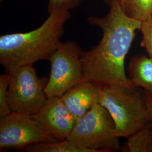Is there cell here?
I'll return each instance as SVG.
<instances>
[{
  "label": "cell",
  "mask_w": 152,
  "mask_h": 152,
  "mask_svg": "<svg viewBox=\"0 0 152 152\" xmlns=\"http://www.w3.org/2000/svg\"><path fill=\"white\" fill-rule=\"evenodd\" d=\"M109 5L106 16L87 18L90 24L102 29L103 36L96 46L83 51L81 62L84 81L100 87L133 88L126 74L125 60L136 31L140 29L141 22L127 16L118 0H113Z\"/></svg>",
  "instance_id": "1"
},
{
  "label": "cell",
  "mask_w": 152,
  "mask_h": 152,
  "mask_svg": "<svg viewBox=\"0 0 152 152\" xmlns=\"http://www.w3.org/2000/svg\"><path fill=\"white\" fill-rule=\"evenodd\" d=\"M39 27L28 32L0 37V64L6 72L24 65L49 60L60 44L69 10H55Z\"/></svg>",
  "instance_id": "2"
},
{
  "label": "cell",
  "mask_w": 152,
  "mask_h": 152,
  "mask_svg": "<svg viewBox=\"0 0 152 152\" xmlns=\"http://www.w3.org/2000/svg\"><path fill=\"white\" fill-rule=\"evenodd\" d=\"M99 104L111 115L120 137L127 138L151 121L140 87H101Z\"/></svg>",
  "instance_id": "3"
},
{
  "label": "cell",
  "mask_w": 152,
  "mask_h": 152,
  "mask_svg": "<svg viewBox=\"0 0 152 152\" xmlns=\"http://www.w3.org/2000/svg\"><path fill=\"white\" fill-rule=\"evenodd\" d=\"M119 139L111 115L99 103L76 121L66 140L89 152H115L121 150Z\"/></svg>",
  "instance_id": "4"
},
{
  "label": "cell",
  "mask_w": 152,
  "mask_h": 152,
  "mask_svg": "<svg viewBox=\"0 0 152 152\" xmlns=\"http://www.w3.org/2000/svg\"><path fill=\"white\" fill-rule=\"evenodd\" d=\"M81 48L75 41L61 42L49 59L51 70L45 87L48 97H61L65 92L84 81Z\"/></svg>",
  "instance_id": "5"
},
{
  "label": "cell",
  "mask_w": 152,
  "mask_h": 152,
  "mask_svg": "<svg viewBox=\"0 0 152 152\" xmlns=\"http://www.w3.org/2000/svg\"><path fill=\"white\" fill-rule=\"evenodd\" d=\"M10 75L8 102L11 111L32 116L44 105L48 96L33 65L7 72Z\"/></svg>",
  "instance_id": "6"
},
{
  "label": "cell",
  "mask_w": 152,
  "mask_h": 152,
  "mask_svg": "<svg viewBox=\"0 0 152 152\" xmlns=\"http://www.w3.org/2000/svg\"><path fill=\"white\" fill-rule=\"evenodd\" d=\"M56 141L31 116L12 112L0 118L1 150H21L35 143Z\"/></svg>",
  "instance_id": "7"
},
{
  "label": "cell",
  "mask_w": 152,
  "mask_h": 152,
  "mask_svg": "<svg viewBox=\"0 0 152 152\" xmlns=\"http://www.w3.org/2000/svg\"><path fill=\"white\" fill-rule=\"evenodd\" d=\"M46 133L57 141L71 134L76 120L60 97H48L42 107L31 116Z\"/></svg>",
  "instance_id": "8"
},
{
  "label": "cell",
  "mask_w": 152,
  "mask_h": 152,
  "mask_svg": "<svg viewBox=\"0 0 152 152\" xmlns=\"http://www.w3.org/2000/svg\"><path fill=\"white\" fill-rule=\"evenodd\" d=\"M101 87L90 82H82L61 97L76 121L99 103Z\"/></svg>",
  "instance_id": "9"
},
{
  "label": "cell",
  "mask_w": 152,
  "mask_h": 152,
  "mask_svg": "<svg viewBox=\"0 0 152 152\" xmlns=\"http://www.w3.org/2000/svg\"><path fill=\"white\" fill-rule=\"evenodd\" d=\"M129 78L134 87L152 92V59L143 55L132 57L128 66Z\"/></svg>",
  "instance_id": "10"
},
{
  "label": "cell",
  "mask_w": 152,
  "mask_h": 152,
  "mask_svg": "<svg viewBox=\"0 0 152 152\" xmlns=\"http://www.w3.org/2000/svg\"><path fill=\"white\" fill-rule=\"evenodd\" d=\"M121 146L123 152H152V122L128 136Z\"/></svg>",
  "instance_id": "11"
},
{
  "label": "cell",
  "mask_w": 152,
  "mask_h": 152,
  "mask_svg": "<svg viewBox=\"0 0 152 152\" xmlns=\"http://www.w3.org/2000/svg\"><path fill=\"white\" fill-rule=\"evenodd\" d=\"M125 14L131 18L143 21L152 15V0H118Z\"/></svg>",
  "instance_id": "12"
},
{
  "label": "cell",
  "mask_w": 152,
  "mask_h": 152,
  "mask_svg": "<svg viewBox=\"0 0 152 152\" xmlns=\"http://www.w3.org/2000/svg\"><path fill=\"white\" fill-rule=\"evenodd\" d=\"M22 151L29 152H89L65 140L52 142H38L22 148Z\"/></svg>",
  "instance_id": "13"
},
{
  "label": "cell",
  "mask_w": 152,
  "mask_h": 152,
  "mask_svg": "<svg viewBox=\"0 0 152 152\" xmlns=\"http://www.w3.org/2000/svg\"><path fill=\"white\" fill-rule=\"evenodd\" d=\"M9 80L10 75L7 72L0 76V118L12 112L7 97Z\"/></svg>",
  "instance_id": "14"
},
{
  "label": "cell",
  "mask_w": 152,
  "mask_h": 152,
  "mask_svg": "<svg viewBox=\"0 0 152 152\" xmlns=\"http://www.w3.org/2000/svg\"><path fill=\"white\" fill-rule=\"evenodd\" d=\"M140 30L142 33L141 46L146 49L149 57L152 59V15L141 22Z\"/></svg>",
  "instance_id": "15"
},
{
  "label": "cell",
  "mask_w": 152,
  "mask_h": 152,
  "mask_svg": "<svg viewBox=\"0 0 152 152\" xmlns=\"http://www.w3.org/2000/svg\"><path fill=\"white\" fill-rule=\"evenodd\" d=\"M83 0H49L48 9L49 13L55 10L66 9L69 10L76 8Z\"/></svg>",
  "instance_id": "16"
},
{
  "label": "cell",
  "mask_w": 152,
  "mask_h": 152,
  "mask_svg": "<svg viewBox=\"0 0 152 152\" xmlns=\"http://www.w3.org/2000/svg\"><path fill=\"white\" fill-rule=\"evenodd\" d=\"M143 94L150 119L152 122V92L143 90Z\"/></svg>",
  "instance_id": "17"
},
{
  "label": "cell",
  "mask_w": 152,
  "mask_h": 152,
  "mask_svg": "<svg viewBox=\"0 0 152 152\" xmlns=\"http://www.w3.org/2000/svg\"><path fill=\"white\" fill-rule=\"evenodd\" d=\"M105 2H106L107 3H108V4H110V3L113 1V0H103Z\"/></svg>",
  "instance_id": "18"
}]
</instances>
